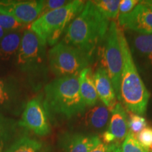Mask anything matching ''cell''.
<instances>
[{
	"mask_svg": "<svg viewBox=\"0 0 152 152\" xmlns=\"http://www.w3.org/2000/svg\"><path fill=\"white\" fill-rule=\"evenodd\" d=\"M49 63L51 70L58 77L79 75L88 68L92 57L80 49L60 42L49 50Z\"/></svg>",
	"mask_w": 152,
	"mask_h": 152,
	"instance_id": "cell-5",
	"label": "cell"
},
{
	"mask_svg": "<svg viewBox=\"0 0 152 152\" xmlns=\"http://www.w3.org/2000/svg\"><path fill=\"white\" fill-rule=\"evenodd\" d=\"M71 1H66V0H48L44 1L43 0V7L42 10L41 16L54 11L55 9H59L61 7H64Z\"/></svg>",
	"mask_w": 152,
	"mask_h": 152,
	"instance_id": "cell-24",
	"label": "cell"
},
{
	"mask_svg": "<svg viewBox=\"0 0 152 152\" xmlns=\"http://www.w3.org/2000/svg\"><path fill=\"white\" fill-rule=\"evenodd\" d=\"M128 132L127 111L122 104L117 103L111 111L109 128L102 134V140L104 144L120 145Z\"/></svg>",
	"mask_w": 152,
	"mask_h": 152,
	"instance_id": "cell-11",
	"label": "cell"
},
{
	"mask_svg": "<svg viewBox=\"0 0 152 152\" xmlns=\"http://www.w3.org/2000/svg\"><path fill=\"white\" fill-rule=\"evenodd\" d=\"M110 111L103 104L95 105L83 113V123L87 128L92 130H102L109 122Z\"/></svg>",
	"mask_w": 152,
	"mask_h": 152,
	"instance_id": "cell-16",
	"label": "cell"
},
{
	"mask_svg": "<svg viewBox=\"0 0 152 152\" xmlns=\"http://www.w3.org/2000/svg\"><path fill=\"white\" fill-rule=\"evenodd\" d=\"M94 80L99 99L111 111L117 104V96L111 79L103 67L101 66L95 71Z\"/></svg>",
	"mask_w": 152,
	"mask_h": 152,
	"instance_id": "cell-14",
	"label": "cell"
},
{
	"mask_svg": "<svg viewBox=\"0 0 152 152\" xmlns=\"http://www.w3.org/2000/svg\"><path fill=\"white\" fill-rule=\"evenodd\" d=\"M85 4L82 0L71 1L64 7L39 16L30 24V30L45 45H56L67 25L83 10Z\"/></svg>",
	"mask_w": 152,
	"mask_h": 152,
	"instance_id": "cell-4",
	"label": "cell"
},
{
	"mask_svg": "<svg viewBox=\"0 0 152 152\" xmlns=\"http://www.w3.org/2000/svg\"><path fill=\"white\" fill-rule=\"evenodd\" d=\"M43 0L0 1V14L9 16L23 25L33 23L41 16Z\"/></svg>",
	"mask_w": 152,
	"mask_h": 152,
	"instance_id": "cell-7",
	"label": "cell"
},
{
	"mask_svg": "<svg viewBox=\"0 0 152 152\" xmlns=\"http://www.w3.org/2000/svg\"><path fill=\"white\" fill-rule=\"evenodd\" d=\"M99 48L102 67L107 72L118 99L123 71V54L120 45L118 26L114 20L110 22L107 34Z\"/></svg>",
	"mask_w": 152,
	"mask_h": 152,
	"instance_id": "cell-6",
	"label": "cell"
},
{
	"mask_svg": "<svg viewBox=\"0 0 152 152\" xmlns=\"http://www.w3.org/2000/svg\"><path fill=\"white\" fill-rule=\"evenodd\" d=\"M11 92L7 83L0 78V106H3L10 101Z\"/></svg>",
	"mask_w": 152,
	"mask_h": 152,
	"instance_id": "cell-25",
	"label": "cell"
},
{
	"mask_svg": "<svg viewBox=\"0 0 152 152\" xmlns=\"http://www.w3.org/2000/svg\"><path fill=\"white\" fill-rule=\"evenodd\" d=\"M5 129L3 125L2 121H0V151L2 149L4 146V142L5 140Z\"/></svg>",
	"mask_w": 152,
	"mask_h": 152,
	"instance_id": "cell-28",
	"label": "cell"
},
{
	"mask_svg": "<svg viewBox=\"0 0 152 152\" xmlns=\"http://www.w3.org/2000/svg\"><path fill=\"white\" fill-rule=\"evenodd\" d=\"M8 33L9 32H7V30H5L4 29H3V28L0 26V40H1V39H2V38Z\"/></svg>",
	"mask_w": 152,
	"mask_h": 152,
	"instance_id": "cell-30",
	"label": "cell"
},
{
	"mask_svg": "<svg viewBox=\"0 0 152 152\" xmlns=\"http://www.w3.org/2000/svg\"><path fill=\"white\" fill-rule=\"evenodd\" d=\"M118 35L123 54V71L118 99L127 111L144 115L147 110L150 93L137 68L128 42L121 26H118Z\"/></svg>",
	"mask_w": 152,
	"mask_h": 152,
	"instance_id": "cell-2",
	"label": "cell"
},
{
	"mask_svg": "<svg viewBox=\"0 0 152 152\" xmlns=\"http://www.w3.org/2000/svg\"><path fill=\"white\" fill-rule=\"evenodd\" d=\"M24 26L26 25L18 22L12 17L0 14V26L7 32L21 30V28H23Z\"/></svg>",
	"mask_w": 152,
	"mask_h": 152,
	"instance_id": "cell-22",
	"label": "cell"
},
{
	"mask_svg": "<svg viewBox=\"0 0 152 152\" xmlns=\"http://www.w3.org/2000/svg\"><path fill=\"white\" fill-rule=\"evenodd\" d=\"M47 111L67 118L83 114L86 109L80 91L79 75L58 77L45 87Z\"/></svg>",
	"mask_w": 152,
	"mask_h": 152,
	"instance_id": "cell-3",
	"label": "cell"
},
{
	"mask_svg": "<svg viewBox=\"0 0 152 152\" xmlns=\"http://www.w3.org/2000/svg\"><path fill=\"white\" fill-rule=\"evenodd\" d=\"M110 148H111V144H106L104 142H100L90 152H109Z\"/></svg>",
	"mask_w": 152,
	"mask_h": 152,
	"instance_id": "cell-27",
	"label": "cell"
},
{
	"mask_svg": "<svg viewBox=\"0 0 152 152\" xmlns=\"http://www.w3.org/2000/svg\"><path fill=\"white\" fill-rule=\"evenodd\" d=\"M43 152H45V151H43Z\"/></svg>",
	"mask_w": 152,
	"mask_h": 152,
	"instance_id": "cell-32",
	"label": "cell"
},
{
	"mask_svg": "<svg viewBox=\"0 0 152 152\" xmlns=\"http://www.w3.org/2000/svg\"><path fill=\"white\" fill-rule=\"evenodd\" d=\"M19 125L39 136H46L51 132L46 108L45 109L37 99H32L27 104Z\"/></svg>",
	"mask_w": 152,
	"mask_h": 152,
	"instance_id": "cell-9",
	"label": "cell"
},
{
	"mask_svg": "<svg viewBox=\"0 0 152 152\" xmlns=\"http://www.w3.org/2000/svg\"><path fill=\"white\" fill-rule=\"evenodd\" d=\"M80 91L85 105L92 107L96 105L98 101V95L96 92L94 80V74L90 68H86L79 74Z\"/></svg>",
	"mask_w": 152,
	"mask_h": 152,
	"instance_id": "cell-15",
	"label": "cell"
},
{
	"mask_svg": "<svg viewBox=\"0 0 152 152\" xmlns=\"http://www.w3.org/2000/svg\"><path fill=\"white\" fill-rule=\"evenodd\" d=\"M42 143L35 139L22 137L17 140L5 152H40Z\"/></svg>",
	"mask_w": 152,
	"mask_h": 152,
	"instance_id": "cell-18",
	"label": "cell"
},
{
	"mask_svg": "<svg viewBox=\"0 0 152 152\" xmlns=\"http://www.w3.org/2000/svg\"><path fill=\"white\" fill-rule=\"evenodd\" d=\"M118 22L125 29L140 35H152V9L141 1L130 12L120 14Z\"/></svg>",
	"mask_w": 152,
	"mask_h": 152,
	"instance_id": "cell-10",
	"label": "cell"
},
{
	"mask_svg": "<svg viewBox=\"0 0 152 152\" xmlns=\"http://www.w3.org/2000/svg\"><path fill=\"white\" fill-rule=\"evenodd\" d=\"M45 45L38 36L29 29L24 30L17 54V64L31 67L41 64L45 56Z\"/></svg>",
	"mask_w": 152,
	"mask_h": 152,
	"instance_id": "cell-8",
	"label": "cell"
},
{
	"mask_svg": "<svg viewBox=\"0 0 152 152\" xmlns=\"http://www.w3.org/2000/svg\"><path fill=\"white\" fill-rule=\"evenodd\" d=\"M139 3H140V1H138V0H122V1H120V14H125L130 12Z\"/></svg>",
	"mask_w": 152,
	"mask_h": 152,
	"instance_id": "cell-26",
	"label": "cell"
},
{
	"mask_svg": "<svg viewBox=\"0 0 152 152\" xmlns=\"http://www.w3.org/2000/svg\"><path fill=\"white\" fill-rule=\"evenodd\" d=\"M21 30L9 32L0 40V61H7L18 52L22 39Z\"/></svg>",
	"mask_w": 152,
	"mask_h": 152,
	"instance_id": "cell-17",
	"label": "cell"
},
{
	"mask_svg": "<svg viewBox=\"0 0 152 152\" xmlns=\"http://www.w3.org/2000/svg\"><path fill=\"white\" fill-rule=\"evenodd\" d=\"M131 52L137 61V68L152 81V35H134Z\"/></svg>",
	"mask_w": 152,
	"mask_h": 152,
	"instance_id": "cell-12",
	"label": "cell"
},
{
	"mask_svg": "<svg viewBox=\"0 0 152 152\" xmlns=\"http://www.w3.org/2000/svg\"><path fill=\"white\" fill-rule=\"evenodd\" d=\"M128 113L129 132H130L134 134V137H136L144 128L147 127V121L142 115L131 113V112H128Z\"/></svg>",
	"mask_w": 152,
	"mask_h": 152,
	"instance_id": "cell-20",
	"label": "cell"
},
{
	"mask_svg": "<svg viewBox=\"0 0 152 152\" xmlns=\"http://www.w3.org/2000/svg\"><path fill=\"white\" fill-rule=\"evenodd\" d=\"M140 144L148 151L152 150V127H146L135 137Z\"/></svg>",
	"mask_w": 152,
	"mask_h": 152,
	"instance_id": "cell-23",
	"label": "cell"
},
{
	"mask_svg": "<svg viewBox=\"0 0 152 152\" xmlns=\"http://www.w3.org/2000/svg\"><path fill=\"white\" fill-rule=\"evenodd\" d=\"M109 152H121V147L119 145H116V144H111Z\"/></svg>",
	"mask_w": 152,
	"mask_h": 152,
	"instance_id": "cell-29",
	"label": "cell"
},
{
	"mask_svg": "<svg viewBox=\"0 0 152 152\" xmlns=\"http://www.w3.org/2000/svg\"><path fill=\"white\" fill-rule=\"evenodd\" d=\"M99 11L109 19H116L119 16V0H96L92 1Z\"/></svg>",
	"mask_w": 152,
	"mask_h": 152,
	"instance_id": "cell-19",
	"label": "cell"
},
{
	"mask_svg": "<svg viewBox=\"0 0 152 152\" xmlns=\"http://www.w3.org/2000/svg\"><path fill=\"white\" fill-rule=\"evenodd\" d=\"M102 142L96 135L66 133L58 142V152H90Z\"/></svg>",
	"mask_w": 152,
	"mask_h": 152,
	"instance_id": "cell-13",
	"label": "cell"
},
{
	"mask_svg": "<svg viewBox=\"0 0 152 152\" xmlns=\"http://www.w3.org/2000/svg\"><path fill=\"white\" fill-rule=\"evenodd\" d=\"M110 22L92 1H86L83 10L72 20L63 42L80 49L90 57L105 38Z\"/></svg>",
	"mask_w": 152,
	"mask_h": 152,
	"instance_id": "cell-1",
	"label": "cell"
},
{
	"mask_svg": "<svg viewBox=\"0 0 152 152\" xmlns=\"http://www.w3.org/2000/svg\"><path fill=\"white\" fill-rule=\"evenodd\" d=\"M121 151V152H149L147 149L142 147L130 132H128L123 142Z\"/></svg>",
	"mask_w": 152,
	"mask_h": 152,
	"instance_id": "cell-21",
	"label": "cell"
},
{
	"mask_svg": "<svg viewBox=\"0 0 152 152\" xmlns=\"http://www.w3.org/2000/svg\"><path fill=\"white\" fill-rule=\"evenodd\" d=\"M141 1L152 9V0H144V1Z\"/></svg>",
	"mask_w": 152,
	"mask_h": 152,
	"instance_id": "cell-31",
	"label": "cell"
}]
</instances>
